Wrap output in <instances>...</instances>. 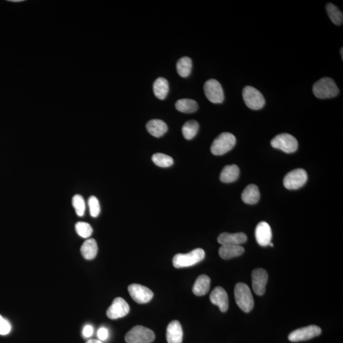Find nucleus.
<instances>
[{
	"instance_id": "obj_4",
	"label": "nucleus",
	"mask_w": 343,
	"mask_h": 343,
	"mask_svg": "<svg viewBox=\"0 0 343 343\" xmlns=\"http://www.w3.org/2000/svg\"><path fill=\"white\" fill-rule=\"evenodd\" d=\"M236 137L234 135L229 132H224L217 137L212 142L211 150L214 155H225L232 150L235 146Z\"/></svg>"
},
{
	"instance_id": "obj_38",
	"label": "nucleus",
	"mask_w": 343,
	"mask_h": 343,
	"mask_svg": "<svg viewBox=\"0 0 343 343\" xmlns=\"http://www.w3.org/2000/svg\"><path fill=\"white\" fill-rule=\"evenodd\" d=\"M269 246H270L271 247H274V244H273V243L272 242H270Z\"/></svg>"
},
{
	"instance_id": "obj_19",
	"label": "nucleus",
	"mask_w": 343,
	"mask_h": 343,
	"mask_svg": "<svg viewBox=\"0 0 343 343\" xmlns=\"http://www.w3.org/2000/svg\"><path fill=\"white\" fill-rule=\"evenodd\" d=\"M244 251V247L241 246L224 245L219 249V254L223 260H227L241 256Z\"/></svg>"
},
{
	"instance_id": "obj_1",
	"label": "nucleus",
	"mask_w": 343,
	"mask_h": 343,
	"mask_svg": "<svg viewBox=\"0 0 343 343\" xmlns=\"http://www.w3.org/2000/svg\"><path fill=\"white\" fill-rule=\"evenodd\" d=\"M313 92L315 96L319 99H328L337 96L340 90L332 78L325 77L314 83Z\"/></svg>"
},
{
	"instance_id": "obj_7",
	"label": "nucleus",
	"mask_w": 343,
	"mask_h": 343,
	"mask_svg": "<svg viewBox=\"0 0 343 343\" xmlns=\"http://www.w3.org/2000/svg\"><path fill=\"white\" fill-rule=\"evenodd\" d=\"M271 145L273 148L281 149L285 153H291L297 150L298 142L293 135L284 133L275 137L271 141Z\"/></svg>"
},
{
	"instance_id": "obj_35",
	"label": "nucleus",
	"mask_w": 343,
	"mask_h": 343,
	"mask_svg": "<svg viewBox=\"0 0 343 343\" xmlns=\"http://www.w3.org/2000/svg\"><path fill=\"white\" fill-rule=\"evenodd\" d=\"M94 333V328L90 325H87L83 328V335L85 338H90Z\"/></svg>"
},
{
	"instance_id": "obj_29",
	"label": "nucleus",
	"mask_w": 343,
	"mask_h": 343,
	"mask_svg": "<svg viewBox=\"0 0 343 343\" xmlns=\"http://www.w3.org/2000/svg\"><path fill=\"white\" fill-rule=\"evenodd\" d=\"M152 160L156 165L160 167H169L174 163L173 158L163 153L154 154Z\"/></svg>"
},
{
	"instance_id": "obj_23",
	"label": "nucleus",
	"mask_w": 343,
	"mask_h": 343,
	"mask_svg": "<svg viewBox=\"0 0 343 343\" xmlns=\"http://www.w3.org/2000/svg\"><path fill=\"white\" fill-rule=\"evenodd\" d=\"M80 251L85 260H93L96 257L98 252L97 242L94 239L86 240L81 246Z\"/></svg>"
},
{
	"instance_id": "obj_25",
	"label": "nucleus",
	"mask_w": 343,
	"mask_h": 343,
	"mask_svg": "<svg viewBox=\"0 0 343 343\" xmlns=\"http://www.w3.org/2000/svg\"><path fill=\"white\" fill-rule=\"evenodd\" d=\"M176 108L177 111L184 113H193L198 108L197 102L190 99H179L176 102Z\"/></svg>"
},
{
	"instance_id": "obj_32",
	"label": "nucleus",
	"mask_w": 343,
	"mask_h": 343,
	"mask_svg": "<svg viewBox=\"0 0 343 343\" xmlns=\"http://www.w3.org/2000/svg\"><path fill=\"white\" fill-rule=\"evenodd\" d=\"M88 207H89L90 214L93 218H97L101 212V207L99 200L94 196H92L89 198L88 201Z\"/></svg>"
},
{
	"instance_id": "obj_2",
	"label": "nucleus",
	"mask_w": 343,
	"mask_h": 343,
	"mask_svg": "<svg viewBox=\"0 0 343 343\" xmlns=\"http://www.w3.org/2000/svg\"><path fill=\"white\" fill-rule=\"evenodd\" d=\"M236 303L243 312L249 313L253 309L254 302L249 286L244 283H239L235 288Z\"/></svg>"
},
{
	"instance_id": "obj_12",
	"label": "nucleus",
	"mask_w": 343,
	"mask_h": 343,
	"mask_svg": "<svg viewBox=\"0 0 343 343\" xmlns=\"http://www.w3.org/2000/svg\"><path fill=\"white\" fill-rule=\"evenodd\" d=\"M129 312L130 307L126 301L121 298H116L107 310L106 315L109 319L115 320L125 317Z\"/></svg>"
},
{
	"instance_id": "obj_36",
	"label": "nucleus",
	"mask_w": 343,
	"mask_h": 343,
	"mask_svg": "<svg viewBox=\"0 0 343 343\" xmlns=\"http://www.w3.org/2000/svg\"><path fill=\"white\" fill-rule=\"evenodd\" d=\"M86 343H102L101 341L96 340H88Z\"/></svg>"
},
{
	"instance_id": "obj_33",
	"label": "nucleus",
	"mask_w": 343,
	"mask_h": 343,
	"mask_svg": "<svg viewBox=\"0 0 343 343\" xmlns=\"http://www.w3.org/2000/svg\"><path fill=\"white\" fill-rule=\"evenodd\" d=\"M11 327L10 323L0 316V335H7L10 333Z\"/></svg>"
},
{
	"instance_id": "obj_34",
	"label": "nucleus",
	"mask_w": 343,
	"mask_h": 343,
	"mask_svg": "<svg viewBox=\"0 0 343 343\" xmlns=\"http://www.w3.org/2000/svg\"><path fill=\"white\" fill-rule=\"evenodd\" d=\"M108 331L106 328H101L97 332V337L101 341H105L108 339Z\"/></svg>"
},
{
	"instance_id": "obj_14",
	"label": "nucleus",
	"mask_w": 343,
	"mask_h": 343,
	"mask_svg": "<svg viewBox=\"0 0 343 343\" xmlns=\"http://www.w3.org/2000/svg\"><path fill=\"white\" fill-rule=\"evenodd\" d=\"M210 300L212 304L218 306L221 312H227L229 307L228 294L221 287H217L212 291Z\"/></svg>"
},
{
	"instance_id": "obj_8",
	"label": "nucleus",
	"mask_w": 343,
	"mask_h": 343,
	"mask_svg": "<svg viewBox=\"0 0 343 343\" xmlns=\"http://www.w3.org/2000/svg\"><path fill=\"white\" fill-rule=\"evenodd\" d=\"M307 180L308 174L304 169H295L285 176L284 185L288 190H298L304 186Z\"/></svg>"
},
{
	"instance_id": "obj_28",
	"label": "nucleus",
	"mask_w": 343,
	"mask_h": 343,
	"mask_svg": "<svg viewBox=\"0 0 343 343\" xmlns=\"http://www.w3.org/2000/svg\"><path fill=\"white\" fill-rule=\"evenodd\" d=\"M326 10L334 24L338 25L343 24V14L337 6L333 3H328L326 6Z\"/></svg>"
},
{
	"instance_id": "obj_18",
	"label": "nucleus",
	"mask_w": 343,
	"mask_h": 343,
	"mask_svg": "<svg viewBox=\"0 0 343 343\" xmlns=\"http://www.w3.org/2000/svg\"><path fill=\"white\" fill-rule=\"evenodd\" d=\"M146 128L149 134L156 137L163 136L168 130L166 123L158 119L149 121L146 124Z\"/></svg>"
},
{
	"instance_id": "obj_26",
	"label": "nucleus",
	"mask_w": 343,
	"mask_h": 343,
	"mask_svg": "<svg viewBox=\"0 0 343 343\" xmlns=\"http://www.w3.org/2000/svg\"><path fill=\"white\" fill-rule=\"evenodd\" d=\"M192 66V60L190 57H182L177 63V73L183 78H186L190 75Z\"/></svg>"
},
{
	"instance_id": "obj_24",
	"label": "nucleus",
	"mask_w": 343,
	"mask_h": 343,
	"mask_svg": "<svg viewBox=\"0 0 343 343\" xmlns=\"http://www.w3.org/2000/svg\"><path fill=\"white\" fill-rule=\"evenodd\" d=\"M169 82L166 79L162 77L156 79L153 83L154 94L158 99H165L169 92Z\"/></svg>"
},
{
	"instance_id": "obj_37",
	"label": "nucleus",
	"mask_w": 343,
	"mask_h": 343,
	"mask_svg": "<svg viewBox=\"0 0 343 343\" xmlns=\"http://www.w3.org/2000/svg\"><path fill=\"white\" fill-rule=\"evenodd\" d=\"M343 48H342V49H341V52H342V59L343 58Z\"/></svg>"
},
{
	"instance_id": "obj_5",
	"label": "nucleus",
	"mask_w": 343,
	"mask_h": 343,
	"mask_svg": "<svg viewBox=\"0 0 343 343\" xmlns=\"http://www.w3.org/2000/svg\"><path fill=\"white\" fill-rule=\"evenodd\" d=\"M155 338L153 331L143 326H137L128 331L125 339L127 343H151Z\"/></svg>"
},
{
	"instance_id": "obj_11",
	"label": "nucleus",
	"mask_w": 343,
	"mask_h": 343,
	"mask_svg": "<svg viewBox=\"0 0 343 343\" xmlns=\"http://www.w3.org/2000/svg\"><path fill=\"white\" fill-rule=\"evenodd\" d=\"M128 293L135 302L139 304L148 303L153 298V293L148 288L142 285L133 284L128 288Z\"/></svg>"
},
{
	"instance_id": "obj_3",
	"label": "nucleus",
	"mask_w": 343,
	"mask_h": 343,
	"mask_svg": "<svg viewBox=\"0 0 343 343\" xmlns=\"http://www.w3.org/2000/svg\"><path fill=\"white\" fill-rule=\"evenodd\" d=\"M205 253L204 250L195 249L188 254H177L174 257L173 265L175 268H181L192 267L204 260Z\"/></svg>"
},
{
	"instance_id": "obj_6",
	"label": "nucleus",
	"mask_w": 343,
	"mask_h": 343,
	"mask_svg": "<svg viewBox=\"0 0 343 343\" xmlns=\"http://www.w3.org/2000/svg\"><path fill=\"white\" fill-rule=\"evenodd\" d=\"M243 99L247 106L253 110H259L263 108L265 104V99L263 94L251 86H247L243 90Z\"/></svg>"
},
{
	"instance_id": "obj_17",
	"label": "nucleus",
	"mask_w": 343,
	"mask_h": 343,
	"mask_svg": "<svg viewBox=\"0 0 343 343\" xmlns=\"http://www.w3.org/2000/svg\"><path fill=\"white\" fill-rule=\"evenodd\" d=\"M166 338L168 343H182L183 342V329L179 321H172L169 324L167 329Z\"/></svg>"
},
{
	"instance_id": "obj_22",
	"label": "nucleus",
	"mask_w": 343,
	"mask_h": 343,
	"mask_svg": "<svg viewBox=\"0 0 343 343\" xmlns=\"http://www.w3.org/2000/svg\"><path fill=\"white\" fill-rule=\"evenodd\" d=\"M240 175L239 167L236 165H226L220 174V180L225 183L237 181Z\"/></svg>"
},
{
	"instance_id": "obj_20",
	"label": "nucleus",
	"mask_w": 343,
	"mask_h": 343,
	"mask_svg": "<svg viewBox=\"0 0 343 343\" xmlns=\"http://www.w3.org/2000/svg\"><path fill=\"white\" fill-rule=\"evenodd\" d=\"M210 287L211 279L206 275H200L193 286V293L197 296H204L209 291Z\"/></svg>"
},
{
	"instance_id": "obj_21",
	"label": "nucleus",
	"mask_w": 343,
	"mask_h": 343,
	"mask_svg": "<svg viewBox=\"0 0 343 343\" xmlns=\"http://www.w3.org/2000/svg\"><path fill=\"white\" fill-rule=\"evenodd\" d=\"M242 199L246 204H256L260 199V193L258 186L250 184L243 191Z\"/></svg>"
},
{
	"instance_id": "obj_27",
	"label": "nucleus",
	"mask_w": 343,
	"mask_h": 343,
	"mask_svg": "<svg viewBox=\"0 0 343 343\" xmlns=\"http://www.w3.org/2000/svg\"><path fill=\"white\" fill-rule=\"evenodd\" d=\"M198 129H199V124L197 121L190 120L184 123L182 128L184 138L187 140H191L194 138L197 135Z\"/></svg>"
},
{
	"instance_id": "obj_10",
	"label": "nucleus",
	"mask_w": 343,
	"mask_h": 343,
	"mask_svg": "<svg viewBox=\"0 0 343 343\" xmlns=\"http://www.w3.org/2000/svg\"><path fill=\"white\" fill-rule=\"evenodd\" d=\"M321 333L319 327L309 326L294 331L289 335V340L292 342H303L318 337Z\"/></svg>"
},
{
	"instance_id": "obj_31",
	"label": "nucleus",
	"mask_w": 343,
	"mask_h": 343,
	"mask_svg": "<svg viewBox=\"0 0 343 343\" xmlns=\"http://www.w3.org/2000/svg\"><path fill=\"white\" fill-rule=\"evenodd\" d=\"M77 233L81 237L87 239L92 234L93 229L89 224L85 222H78L75 225Z\"/></svg>"
},
{
	"instance_id": "obj_16",
	"label": "nucleus",
	"mask_w": 343,
	"mask_h": 343,
	"mask_svg": "<svg viewBox=\"0 0 343 343\" xmlns=\"http://www.w3.org/2000/svg\"><path fill=\"white\" fill-rule=\"evenodd\" d=\"M247 240V235L244 233H223L218 238V242L222 246L224 245L240 246V245L246 243Z\"/></svg>"
},
{
	"instance_id": "obj_15",
	"label": "nucleus",
	"mask_w": 343,
	"mask_h": 343,
	"mask_svg": "<svg viewBox=\"0 0 343 343\" xmlns=\"http://www.w3.org/2000/svg\"><path fill=\"white\" fill-rule=\"evenodd\" d=\"M255 236L257 242L261 246H269L272 238V229L267 222H261L256 228Z\"/></svg>"
},
{
	"instance_id": "obj_30",
	"label": "nucleus",
	"mask_w": 343,
	"mask_h": 343,
	"mask_svg": "<svg viewBox=\"0 0 343 343\" xmlns=\"http://www.w3.org/2000/svg\"><path fill=\"white\" fill-rule=\"evenodd\" d=\"M72 204L75 210L77 216L82 217L85 214L86 205L82 196L74 195L72 199Z\"/></svg>"
},
{
	"instance_id": "obj_9",
	"label": "nucleus",
	"mask_w": 343,
	"mask_h": 343,
	"mask_svg": "<svg viewBox=\"0 0 343 343\" xmlns=\"http://www.w3.org/2000/svg\"><path fill=\"white\" fill-rule=\"evenodd\" d=\"M204 92L209 101L214 104L222 103L225 99L222 86L215 79H211L205 82Z\"/></svg>"
},
{
	"instance_id": "obj_13",
	"label": "nucleus",
	"mask_w": 343,
	"mask_h": 343,
	"mask_svg": "<svg viewBox=\"0 0 343 343\" xmlns=\"http://www.w3.org/2000/svg\"><path fill=\"white\" fill-rule=\"evenodd\" d=\"M268 280V274L263 268H257L252 274L253 288L257 295L262 296L265 294L266 286Z\"/></svg>"
}]
</instances>
